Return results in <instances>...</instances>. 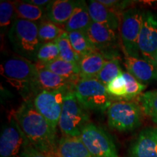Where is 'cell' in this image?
Here are the masks:
<instances>
[{
    "mask_svg": "<svg viewBox=\"0 0 157 157\" xmlns=\"http://www.w3.org/2000/svg\"><path fill=\"white\" fill-rule=\"evenodd\" d=\"M14 115L31 145L49 157H58L56 129L37 111L33 101L23 102Z\"/></svg>",
    "mask_w": 157,
    "mask_h": 157,
    "instance_id": "1",
    "label": "cell"
},
{
    "mask_svg": "<svg viewBox=\"0 0 157 157\" xmlns=\"http://www.w3.org/2000/svg\"><path fill=\"white\" fill-rule=\"evenodd\" d=\"M37 67L35 63L21 56L11 57L2 63L1 73L10 84L25 93L36 95Z\"/></svg>",
    "mask_w": 157,
    "mask_h": 157,
    "instance_id": "2",
    "label": "cell"
},
{
    "mask_svg": "<svg viewBox=\"0 0 157 157\" xmlns=\"http://www.w3.org/2000/svg\"><path fill=\"white\" fill-rule=\"evenodd\" d=\"M9 40L19 56L35 63L37 50L42 44L36 22L15 18L8 33Z\"/></svg>",
    "mask_w": 157,
    "mask_h": 157,
    "instance_id": "3",
    "label": "cell"
},
{
    "mask_svg": "<svg viewBox=\"0 0 157 157\" xmlns=\"http://www.w3.org/2000/svg\"><path fill=\"white\" fill-rule=\"evenodd\" d=\"M90 123L87 110L76 98L74 90L65 96L58 127L65 137H79L82 130Z\"/></svg>",
    "mask_w": 157,
    "mask_h": 157,
    "instance_id": "4",
    "label": "cell"
},
{
    "mask_svg": "<svg viewBox=\"0 0 157 157\" xmlns=\"http://www.w3.org/2000/svg\"><path fill=\"white\" fill-rule=\"evenodd\" d=\"M74 93L87 110L104 111L112 103L106 86L96 78H80L74 85Z\"/></svg>",
    "mask_w": 157,
    "mask_h": 157,
    "instance_id": "5",
    "label": "cell"
},
{
    "mask_svg": "<svg viewBox=\"0 0 157 157\" xmlns=\"http://www.w3.org/2000/svg\"><path fill=\"white\" fill-rule=\"evenodd\" d=\"M107 117L108 124L111 129L127 132L140 126L142 111L134 102L120 100L111 103L108 109Z\"/></svg>",
    "mask_w": 157,
    "mask_h": 157,
    "instance_id": "6",
    "label": "cell"
},
{
    "mask_svg": "<svg viewBox=\"0 0 157 157\" xmlns=\"http://www.w3.org/2000/svg\"><path fill=\"white\" fill-rule=\"evenodd\" d=\"M144 12L130 8L121 13L119 26L121 42L127 57L140 58L138 50V38L143 24Z\"/></svg>",
    "mask_w": 157,
    "mask_h": 157,
    "instance_id": "7",
    "label": "cell"
},
{
    "mask_svg": "<svg viewBox=\"0 0 157 157\" xmlns=\"http://www.w3.org/2000/svg\"><path fill=\"white\" fill-rule=\"evenodd\" d=\"M79 138L93 157H119L111 137L93 123L86 125Z\"/></svg>",
    "mask_w": 157,
    "mask_h": 157,
    "instance_id": "8",
    "label": "cell"
},
{
    "mask_svg": "<svg viewBox=\"0 0 157 157\" xmlns=\"http://www.w3.org/2000/svg\"><path fill=\"white\" fill-rule=\"evenodd\" d=\"M69 91L71 90L40 91L34 95V107L56 129L58 126L65 96Z\"/></svg>",
    "mask_w": 157,
    "mask_h": 157,
    "instance_id": "9",
    "label": "cell"
},
{
    "mask_svg": "<svg viewBox=\"0 0 157 157\" xmlns=\"http://www.w3.org/2000/svg\"><path fill=\"white\" fill-rule=\"evenodd\" d=\"M138 50L143 58L156 63L157 56V17L150 11L144 12L138 38Z\"/></svg>",
    "mask_w": 157,
    "mask_h": 157,
    "instance_id": "10",
    "label": "cell"
},
{
    "mask_svg": "<svg viewBox=\"0 0 157 157\" xmlns=\"http://www.w3.org/2000/svg\"><path fill=\"white\" fill-rule=\"evenodd\" d=\"M27 138L21 130L15 115L10 117L0 136V156L15 157L22 151Z\"/></svg>",
    "mask_w": 157,
    "mask_h": 157,
    "instance_id": "11",
    "label": "cell"
},
{
    "mask_svg": "<svg viewBox=\"0 0 157 157\" xmlns=\"http://www.w3.org/2000/svg\"><path fill=\"white\" fill-rule=\"evenodd\" d=\"M127 71L143 84L157 81V64L143 58L125 57Z\"/></svg>",
    "mask_w": 157,
    "mask_h": 157,
    "instance_id": "12",
    "label": "cell"
},
{
    "mask_svg": "<svg viewBox=\"0 0 157 157\" xmlns=\"http://www.w3.org/2000/svg\"><path fill=\"white\" fill-rule=\"evenodd\" d=\"M129 157H157V127H147L139 133L129 149Z\"/></svg>",
    "mask_w": 157,
    "mask_h": 157,
    "instance_id": "13",
    "label": "cell"
},
{
    "mask_svg": "<svg viewBox=\"0 0 157 157\" xmlns=\"http://www.w3.org/2000/svg\"><path fill=\"white\" fill-rule=\"evenodd\" d=\"M37 70L36 94L40 91H58V90H74L75 84L58 74L50 71L38 63Z\"/></svg>",
    "mask_w": 157,
    "mask_h": 157,
    "instance_id": "14",
    "label": "cell"
},
{
    "mask_svg": "<svg viewBox=\"0 0 157 157\" xmlns=\"http://www.w3.org/2000/svg\"><path fill=\"white\" fill-rule=\"evenodd\" d=\"M85 33L96 50L99 52L113 48L117 44V31L100 23L93 21Z\"/></svg>",
    "mask_w": 157,
    "mask_h": 157,
    "instance_id": "15",
    "label": "cell"
},
{
    "mask_svg": "<svg viewBox=\"0 0 157 157\" xmlns=\"http://www.w3.org/2000/svg\"><path fill=\"white\" fill-rule=\"evenodd\" d=\"M87 5L90 15L93 22L100 23L117 31L121 23L119 13L103 5L99 1L91 0Z\"/></svg>",
    "mask_w": 157,
    "mask_h": 157,
    "instance_id": "16",
    "label": "cell"
},
{
    "mask_svg": "<svg viewBox=\"0 0 157 157\" xmlns=\"http://www.w3.org/2000/svg\"><path fill=\"white\" fill-rule=\"evenodd\" d=\"M78 1L56 0L52 1L46 8V17L57 25L66 24L78 5Z\"/></svg>",
    "mask_w": 157,
    "mask_h": 157,
    "instance_id": "17",
    "label": "cell"
},
{
    "mask_svg": "<svg viewBox=\"0 0 157 157\" xmlns=\"http://www.w3.org/2000/svg\"><path fill=\"white\" fill-rule=\"evenodd\" d=\"M105 61V56L99 51H95L81 57L78 62L80 78L97 77Z\"/></svg>",
    "mask_w": 157,
    "mask_h": 157,
    "instance_id": "18",
    "label": "cell"
},
{
    "mask_svg": "<svg viewBox=\"0 0 157 157\" xmlns=\"http://www.w3.org/2000/svg\"><path fill=\"white\" fill-rule=\"evenodd\" d=\"M92 23L88 5L84 1H78L71 16L64 25V30L66 33L78 31L86 32Z\"/></svg>",
    "mask_w": 157,
    "mask_h": 157,
    "instance_id": "19",
    "label": "cell"
},
{
    "mask_svg": "<svg viewBox=\"0 0 157 157\" xmlns=\"http://www.w3.org/2000/svg\"><path fill=\"white\" fill-rule=\"evenodd\" d=\"M58 157H93L79 137H63L58 143Z\"/></svg>",
    "mask_w": 157,
    "mask_h": 157,
    "instance_id": "20",
    "label": "cell"
},
{
    "mask_svg": "<svg viewBox=\"0 0 157 157\" xmlns=\"http://www.w3.org/2000/svg\"><path fill=\"white\" fill-rule=\"evenodd\" d=\"M44 67L50 71L62 76L70 82L76 84L80 79L79 70L78 64L74 63L67 62L61 58H58L47 63H36Z\"/></svg>",
    "mask_w": 157,
    "mask_h": 157,
    "instance_id": "21",
    "label": "cell"
},
{
    "mask_svg": "<svg viewBox=\"0 0 157 157\" xmlns=\"http://www.w3.org/2000/svg\"><path fill=\"white\" fill-rule=\"evenodd\" d=\"M15 19L20 18L36 22L46 17V9L23 2H14Z\"/></svg>",
    "mask_w": 157,
    "mask_h": 157,
    "instance_id": "22",
    "label": "cell"
},
{
    "mask_svg": "<svg viewBox=\"0 0 157 157\" xmlns=\"http://www.w3.org/2000/svg\"><path fill=\"white\" fill-rule=\"evenodd\" d=\"M68 36L72 48L79 58L97 51L85 32L71 31L68 33Z\"/></svg>",
    "mask_w": 157,
    "mask_h": 157,
    "instance_id": "23",
    "label": "cell"
},
{
    "mask_svg": "<svg viewBox=\"0 0 157 157\" xmlns=\"http://www.w3.org/2000/svg\"><path fill=\"white\" fill-rule=\"evenodd\" d=\"M122 74L123 71L121 70L119 60L117 58L113 57L109 60H106L96 78L104 85L106 86L108 84Z\"/></svg>",
    "mask_w": 157,
    "mask_h": 157,
    "instance_id": "24",
    "label": "cell"
},
{
    "mask_svg": "<svg viewBox=\"0 0 157 157\" xmlns=\"http://www.w3.org/2000/svg\"><path fill=\"white\" fill-rule=\"evenodd\" d=\"M39 38L41 44L55 42L59 36L66 32L56 23L50 21H42L39 23Z\"/></svg>",
    "mask_w": 157,
    "mask_h": 157,
    "instance_id": "25",
    "label": "cell"
},
{
    "mask_svg": "<svg viewBox=\"0 0 157 157\" xmlns=\"http://www.w3.org/2000/svg\"><path fill=\"white\" fill-rule=\"evenodd\" d=\"M55 42H56L59 49V52H60V57L59 58L67 62L78 64L80 58L76 53L75 51L72 48L71 44L69 39H68V33H63Z\"/></svg>",
    "mask_w": 157,
    "mask_h": 157,
    "instance_id": "26",
    "label": "cell"
},
{
    "mask_svg": "<svg viewBox=\"0 0 157 157\" xmlns=\"http://www.w3.org/2000/svg\"><path fill=\"white\" fill-rule=\"evenodd\" d=\"M143 112L157 124V90L146 92L140 97Z\"/></svg>",
    "mask_w": 157,
    "mask_h": 157,
    "instance_id": "27",
    "label": "cell"
},
{
    "mask_svg": "<svg viewBox=\"0 0 157 157\" xmlns=\"http://www.w3.org/2000/svg\"><path fill=\"white\" fill-rule=\"evenodd\" d=\"M60 57V52L56 42L42 44L37 50L36 62L39 63H47L56 60Z\"/></svg>",
    "mask_w": 157,
    "mask_h": 157,
    "instance_id": "28",
    "label": "cell"
},
{
    "mask_svg": "<svg viewBox=\"0 0 157 157\" xmlns=\"http://www.w3.org/2000/svg\"><path fill=\"white\" fill-rule=\"evenodd\" d=\"M15 21L14 2L8 1H1L0 2V27L1 32L8 29Z\"/></svg>",
    "mask_w": 157,
    "mask_h": 157,
    "instance_id": "29",
    "label": "cell"
},
{
    "mask_svg": "<svg viewBox=\"0 0 157 157\" xmlns=\"http://www.w3.org/2000/svg\"><path fill=\"white\" fill-rule=\"evenodd\" d=\"M106 89L111 98L126 100L127 84L123 74L108 84Z\"/></svg>",
    "mask_w": 157,
    "mask_h": 157,
    "instance_id": "30",
    "label": "cell"
},
{
    "mask_svg": "<svg viewBox=\"0 0 157 157\" xmlns=\"http://www.w3.org/2000/svg\"><path fill=\"white\" fill-rule=\"evenodd\" d=\"M123 76L127 84V97L125 101H129L137 97L146 89V86L145 84L137 81L134 76L127 71L123 72Z\"/></svg>",
    "mask_w": 157,
    "mask_h": 157,
    "instance_id": "31",
    "label": "cell"
},
{
    "mask_svg": "<svg viewBox=\"0 0 157 157\" xmlns=\"http://www.w3.org/2000/svg\"><path fill=\"white\" fill-rule=\"evenodd\" d=\"M20 157H49L47 155L40 152L34 148L30 143L27 140L24 147H23L22 151L21 153Z\"/></svg>",
    "mask_w": 157,
    "mask_h": 157,
    "instance_id": "32",
    "label": "cell"
},
{
    "mask_svg": "<svg viewBox=\"0 0 157 157\" xmlns=\"http://www.w3.org/2000/svg\"><path fill=\"white\" fill-rule=\"evenodd\" d=\"M25 2L27 3L31 4V5H36L37 7L47 8V7L50 5L52 1H49V0H26Z\"/></svg>",
    "mask_w": 157,
    "mask_h": 157,
    "instance_id": "33",
    "label": "cell"
},
{
    "mask_svg": "<svg viewBox=\"0 0 157 157\" xmlns=\"http://www.w3.org/2000/svg\"><path fill=\"white\" fill-rule=\"evenodd\" d=\"M156 64H157V56H156Z\"/></svg>",
    "mask_w": 157,
    "mask_h": 157,
    "instance_id": "34",
    "label": "cell"
}]
</instances>
